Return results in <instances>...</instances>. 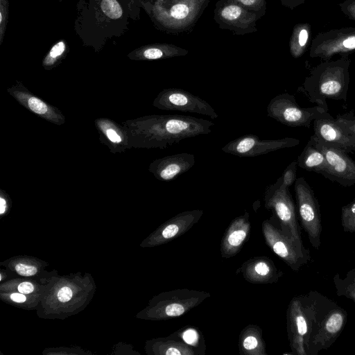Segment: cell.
I'll return each mask as SVG.
<instances>
[{
	"label": "cell",
	"instance_id": "obj_1",
	"mask_svg": "<svg viewBox=\"0 0 355 355\" xmlns=\"http://www.w3.org/2000/svg\"><path fill=\"white\" fill-rule=\"evenodd\" d=\"M214 125L188 115L154 114L137 119L130 126L135 146L164 149L184 139L207 135Z\"/></svg>",
	"mask_w": 355,
	"mask_h": 355
},
{
	"label": "cell",
	"instance_id": "obj_2",
	"mask_svg": "<svg viewBox=\"0 0 355 355\" xmlns=\"http://www.w3.org/2000/svg\"><path fill=\"white\" fill-rule=\"evenodd\" d=\"M313 301V315L306 340L307 355H317L329 348L338 338L347 322L345 309L322 294L310 292Z\"/></svg>",
	"mask_w": 355,
	"mask_h": 355
},
{
	"label": "cell",
	"instance_id": "obj_3",
	"mask_svg": "<svg viewBox=\"0 0 355 355\" xmlns=\"http://www.w3.org/2000/svg\"><path fill=\"white\" fill-rule=\"evenodd\" d=\"M209 0H150L142 3L153 22L168 34L190 32Z\"/></svg>",
	"mask_w": 355,
	"mask_h": 355
},
{
	"label": "cell",
	"instance_id": "obj_4",
	"mask_svg": "<svg viewBox=\"0 0 355 355\" xmlns=\"http://www.w3.org/2000/svg\"><path fill=\"white\" fill-rule=\"evenodd\" d=\"M349 84L348 64L334 62L314 69L303 84L309 100L328 111L327 99L346 101Z\"/></svg>",
	"mask_w": 355,
	"mask_h": 355
},
{
	"label": "cell",
	"instance_id": "obj_5",
	"mask_svg": "<svg viewBox=\"0 0 355 355\" xmlns=\"http://www.w3.org/2000/svg\"><path fill=\"white\" fill-rule=\"evenodd\" d=\"M264 206L272 213V218L284 234L291 239L301 249L307 250L303 245L301 231L297 223L295 206L289 188L282 185L280 177L268 185L263 195Z\"/></svg>",
	"mask_w": 355,
	"mask_h": 355
},
{
	"label": "cell",
	"instance_id": "obj_6",
	"mask_svg": "<svg viewBox=\"0 0 355 355\" xmlns=\"http://www.w3.org/2000/svg\"><path fill=\"white\" fill-rule=\"evenodd\" d=\"M313 315L311 293L293 297L286 311V329L291 354L307 355L306 340Z\"/></svg>",
	"mask_w": 355,
	"mask_h": 355
},
{
	"label": "cell",
	"instance_id": "obj_7",
	"mask_svg": "<svg viewBox=\"0 0 355 355\" xmlns=\"http://www.w3.org/2000/svg\"><path fill=\"white\" fill-rule=\"evenodd\" d=\"M269 117L289 127L310 128L318 117L328 111L316 105L311 107H300L293 95L282 93L273 97L267 108Z\"/></svg>",
	"mask_w": 355,
	"mask_h": 355
},
{
	"label": "cell",
	"instance_id": "obj_8",
	"mask_svg": "<svg viewBox=\"0 0 355 355\" xmlns=\"http://www.w3.org/2000/svg\"><path fill=\"white\" fill-rule=\"evenodd\" d=\"M294 190L301 226L307 234L312 247L318 250L321 244L322 231V217L318 199L303 177L296 179Z\"/></svg>",
	"mask_w": 355,
	"mask_h": 355
},
{
	"label": "cell",
	"instance_id": "obj_9",
	"mask_svg": "<svg viewBox=\"0 0 355 355\" xmlns=\"http://www.w3.org/2000/svg\"><path fill=\"white\" fill-rule=\"evenodd\" d=\"M261 17L259 13L232 0H218L213 12V19L218 26L236 35L257 32V22Z\"/></svg>",
	"mask_w": 355,
	"mask_h": 355
},
{
	"label": "cell",
	"instance_id": "obj_10",
	"mask_svg": "<svg viewBox=\"0 0 355 355\" xmlns=\"http://www.w3.org/2000/svg\"><path fill=\"white\" fill-rule=\"evenodd\" d=\"M261 230L267 245L292 270L298 272L302 266L311 260L309 250L301 249L275 225L272 218L262 222Z\"/></svg>",
	"mask_w": 355,
	"mask_h": 355
},
{
	"label": "cell",
	"instance_id": "obj_11",
	"mask_svg": "<svg viewBox=\"0 0 355 355\" xmlns=\"http://www.w3.org/2000/svg\"><path fill=\"white\" fill-rule=\"evenodd\" d=\"M158 109L194 113L216 119L218 114L205 100L188 91L179 88H168L161 91L153 102Z\"/></svg>",
	"mask_w": 355,
	"mask_h": 355
},
{
	"label": "cell",
	"instance_id": "obj_12",
	"mask_svg": "<svg viewBox=\"0 0 355 355\" xmlns=\"http://www.w3.org/2000/svg\"><path fill=\"white\" fill-rule=\"evenodd\" d=\"M211 296L206 291L178 288L161 294L155 306V315L159 319L179 318Z\"/></svg>",
	"mask_w": 355,
	"mask_h": 355
},
{
	"label": "cell",
	"instance_id": "obj_13",
	"mask_svg": "<svg viewBox=\"0 0 355 355\" xmlns=\"http://www.w3.org/2000/svg\"><path fill=\"white\" fill-rule=\"evenodd\" d=\"M293 137L278 139H260L255 135H245L229 141L221 150L240 157H254L283 148H292L300 144Z\"/></svg>",
	"mask_w": 355,
	"mask_h": 355
},
{
	"label": "cell",
	"instance_id": "obj_14",
	"mask_svg": "<svg viewBox=\"0 0 355 355\" xmlns=\"http://www.w3.org/2000/svg\"><path fill=\"white\" fill-rule=\"evenodd\" d=\"M314 145L324 155L329 170V180L343 187L355 184V162L347 153L330 145L320 142L312 137Z\"/></svg>",
	"mask_w": 355,
	"mask_h": 355
},
{
	"label": "cell",
	"instance_id": "obj_15",
	"mask_svg": "<svg viewBox=\"0 0 355 355\" xmlns=\"http://www.w3.org/2000/svg\"><path fill=\"white\" fill-rule=\"evenodd\" d=\"M313 128L315 139L347 153L355 151L354 137L328 112L314 120Z\"/></svg>",
	"mask_w": 355,
	"mask_h": 355
},
{
	"label": "cell",
	"instance_id": "obj_16",
	"mask_svg": "<svg viewBox=\"0 0 355 355\" xmlns=\"http://www.w3.org/2000/svg\"><path fill=\"white\" fill-rule=\"evenodd\" d=\"M7 92L19 104L38 116L58 125L64 123L65 117L57 107L31 94L20 83L8 88Z\"/></svg>",
	"mask_w": 355,
	"mask_h": 355
},
{
	"label": "cell",
	"instance_id": "obj_17",
	"mask_svg": "<svg viewBox=\"0 0 355 355\" xmlns=\"http://www.w3.org/2000/svg\"><path fill=\"white\" fill-rule=\"evenodd\" d=\"M243 279L251 284H273L282 277L273 261L266 256L254 257L244 261L236 270Z\"/></svg>",
	"mask_w": 355,
	"mask_h": 355
},
{
	"label": "cell",
	"instance_id": "obj_18",
	"mask_svg": "<svg viewBox=\"0 0 355 355\" xmlns=\"http://www.w3.org/2000/svg\"><path fill=\"white\" fill-rule=\"evenodd\" d=\"M194 164L193 154L180 153L154 160L148 170L157 180L170 182L190 170Z\"/></svg>",
	"mask_w": 355,
	"mask_h": 355
},
{
	"label": "cell",
	"instance_id": "obj_19",
	"mask_svg": "<svg viewBox=\"0 0 355 355\" xmlns=\"http://www.w3.org/2000/svg\"><path fill=\"white\" fill-rule=\"evenodd\" d=\"M251 229L249 213L234 218L222 237L220 251L223 258H230L236 255L248 240Z\"/></svg>",
	"mask_w": 355,
	"mask_h": 355
},
{
	"label": "cell",
	"instance_id": "obj_20",
	"mask_svg": "<svg viewBox=\"0 0 355 355\" xmlns=\"http://www.w3.org/2000/svg\"><path fill=\"white\" fill-rule=\"evenodd\" d=\"M203 213L201 209H193L173 216L159 228L155 233V241L162 244L183 235L199 221Z\"/></svg>",
	"mask_w": 355,
	"mask_h": 355
},
{
	"label": "cell",
	"instance_id": "obj_21",
	"mask_svg": "<svg viewBox=\"0 0 355 355\" xmlns=\"http://www.w3.org/2000/svg\"><path fill=\"white\" fill-rule=\"evenodd\" d=\"M188 53L187 49L173 44L155 43L133 50L128 57L134 60H156L184 56Z\"/></svg>",
	"mask_w": 355,
	"mask_h": 355
},
{
	"label": "cell",
	"instance_id": "obj_22",
	"mask_svg": "<svg viewBox=\"0 0 355 355\" xmlns=\"http://www.w3.org/2000/svg\"><path fill=\"white\" fill-rule=\"evenodd\" d=\"M297 162L300 168L321 174L329 180V166L325 156L311 139L298 156Z\"/></svg>",
	"mask_w": 355,
	"mask_h": 355
},
{
	"label": "cell",
	"instance_id": "obj_23",
	"mask_svg": "<svg viewBox=\"0 0 355 355\" xmlns=\"http://www.w3.org/2000/svg\"><path fill=\"white\" fill-rule=\"evenodd\" d=\"M239 350L242 355H267L263 331L259 326L249 324L241 331Z\"/></svg>",
	"mask_w": 355,
	"mask_h": 355
},
{
	"label": "cell",
	"instance_id": "obj_24",
	"mask_svg": "<svg viewBox=\"0 0 355 355\" xmlns=\"http://www.w3.org/2000/svg\"><path fill=\"white\" fill-rule=\"evenodd\" d=\"M95 124L101 138L112 150L120 152L128 147L126 135L118 124L108 119H98Z\"/></svg>",
	"mask_w": 355,
	"mask_h": 355
},
{
	"label": "cell",
	"instance_id": "obj_25",
	"mask_svg": "<svg viewBox=\"0 0 355 355\" xmlns=\"http://www.w3.org/2000/svg\"><path fill=\"white\" fill-rule=\"evenodd\" d=\"M157 352L164 355H198L202 354L197 349L186 343L175 333L171 337L161 340L157 343Z\"/></svg>",
	"mask_w": 355,
	"mask_h": 355
},
{
	"label": "cell",
	"instance_id": "obj_26",
	"mask_svg": "<svg viewBox=\"0 0 355 355\" xmlns=\"http://www.w3.org/2000/svg\"><path fill=\"white\" fill-rule=\"evenodd\" d=\"M333 282L338 296L345 297L355 303V268L349 270L344 277L336 273Z\"/></svg>",
	"mask_w": 355,
	"mask_h": 355
},
{
	"label": "cell",
	"instance_id": "obj_27",
	"mask_svg": "<svg viewBox=\"0 0 355 355\" xmlns=\"http://www.w3.org/2000/svg\"><path fill=\"white\" fill-rule=\"evenodd\" d=\"M67 44L64 40L57 42L51 48L42 60V66L47 70L55 67L67 53Z\"/></svg>",
	"mask_w": 355,
	"mask_h": 355
},
{
	"label": "cell",
	"instance_id": "obj_28",
	"mask_svg": "<svg viewBox=\"0 0 355 355\" xmlns=\"http://www.w3.org/2000/svg\"><path fill=\"white\" fill-rule=\"evenodd\" d=\"M353 49H355V34L347 35L343 38L330 43L327 47L322 49L321 51L319 52V55L327 58L335 53Z\"/></svg>",
	"mask_w": 355,
	"mask_h": 355
},
{
	"label": "cell",
	"instance_id": "obj_29",
	"mask_svg": "<svg viewBox=\"0 0 355 355\" xmlns=\"http://www.w3.org/2000/svg\"><path fill=\"white\" fill-rule=\"evenodd\" d=\"M308 39L309 32L306 27L297 26L295 28L290 41V51L293 57L301 55Z\"/></svg>",
	"mask_w": 355,
	"mask_h": 355
},
{
	"label": "cell",
	"instance_id": "obj_30",
	"mask_svg": "<svg viewBox=\"0 0 355 355\" xmlns=\"http://www.w3.org/2000/svg\"><path fill=\"white\" fill-rule=\"evenodd\" d=\"M341 225L345 232H355V199L341 209Z\"/></svg>",
	"mask_w": 355,
	"mask_h": 355
},
{
	"label": "cell",
	"instance_id": "obj_31",
	"mask_svg": "<svg viewBox=\"0 0 355 355\" xmlns=\"http://www.w3.org/2000/svg\"><path fill=\"white\" fill-rule=\"evenodd\" d=\"M174 333L188 345L193 346L198 350H201L198 348V346L202 345L200 344V342L202 340V338H200V334L196 328L184 327Z\"/></svg>",
	"mask_w": 355,
	"mask_h": 355
},
{
	"label": "cell",
	"instance_id": "obj_32",
	"mask_svg": "<svg viewBox=\"0 0 355 355\" xmlns=\"http://www.w3.org/2000/svg\"><path fill=\"white\" fill-rule=\"evenodd\" d=\"M335 119L355 139V114L353 110L345 114H338Z\"/></svg>",
	"mask_w": 355,
	"mask_h": 355
},
{
	"label": "cell",
	"instance_id": "obj_33",
	"mask_svg": "<svg viewBox=\"0 0 355 355\" xmlns=\"http://www.w3.org/2000/svg\"><path fill=\"white\" fill-rule=\"evenodd\" d=\"M297 162L295 160L284 169L282 176H280L282 186L289 188L295 183L297 179Z\"/></svg>",
	"mask_w": 355,
	"mask_h": 355
},
{
	"label": "cell",
	"instance_id": "obj_34",
	"mask_svg": "<svg viewBox=\"0 0 355 355\" xmlns=\"http://www.w3.org/2000/svg\"><path fill=\"white\" fill-rule=\"evenodd\" d=\"M234 1L245 8L256 12L262 17L266 10V0H232Z\"/></svg>",
	"mask_w": 355,
	"mask_h": 355
},
{
	"label": "cell",
	"instance_id": "obj_35",
	"mask_svg": "<svg viewBox=\"0 0 355 355\" xmlns=\"http://www.w3.org/2000/svg\"><path fill=\"white\" fill-rule=\"evenodd\" d=\"M8 0H0V44L4 39L8 19Z\"/></svg>",
	"mask_w": 355,
	"mask_h": 355
},
{
	"label": "cell",
	"instance_id": "obj_36",
	"mask_svg": "<svg viewBox=\"0 0 355 355\" xmlns=\"http://www.w3.org/2000/svg\"><path fill=\"white\" fill-rule=\"evenodd\" d=\"M15 270L18 274L22 276H31L37 272V268L33 266H28L23 263H18L15 266Z\"/></svg>",
	"mask_w": 355,
	"mask_h": 355
},
{
	"label": "cell",
	"instance_id": "obj_37",
	"mask_svg": "<svg viewBox=\"0 0 355 355\" xmlns=\"http://www.w3.org/2000/svg\"><path fill=\"white\" fill-rule=\"evenodd\" d=\"M72 291L69 287H62L58 293V300L62 302L69 301L72 297Z\"/></svg>",
	"mask_w": 355,
	"mask_h": 355
},
{
	"label": "cell",
	"instance_id": "obj_38",
	"mask_svg": "<svg viewBox=\"0 0 355 355\" xmlns=\"http://www.w3.org/2000/svg\"><path fill=\"white\" fill-rule=\"evenodd\" d=\"M17 289L21 293L28 294L33 291L34 286L30 282H22L18 286Z\"/></svg>",
	"mask_w": 355,
	"mask_h": 355
},
{
	"label": "cell",
	"instance_id": "obj_39",
	"mask_svg": "<svg viewBox=\"0 0 355 355\" xmlns=\"http://www.w3.org/2000/svg\"><path fill=\"white\" fill-rule=\"evenodd\" d=\"M10 298L12 301L21 303L26 301V297L23 293H12L10 295Z\"/></svg>",
	"mask_w": 355,
	"mask_h": 355
},
{
	"label": "cell",
	"instance_id": "obj_40",
	"mask_svg": "<svg viewBox=\"0 0 355 355\" xmlns=\"http://www.w3.org/2000/svg\"><path fill=\"white\" fill-rule=\"evenodd\" d=\"M6 199L1 196L0 197V214H3L6 211Z\"/></svg>",
	"mask_w": 355,
	"mask_h": 355
},
{
	"label": "cell",
	"instance_id": "obj_41",
	"mask_svg": "<svg viewBox=\"0 0 355 355\" xmlns=\"http://www.w3.org/2000/svg\"><path fill=\"white\" fill-rule=\"evenodd\" d=\"M282 3L286 6L291 7L292 6H294L295 2L296 0H279Z\"/></svg>",
	"mask_w": 355,
	"mask_h": 355
},
{
	"label": "cell",
	"instance_id": "obj_42",
	"mask_svg": "<svg viewBox=\"0 0 355 355\" xmlns=\"http://www.w3.org/2000/svg\"><path fill=\"white\" fill-rule=\"evenodd\" d=\"M59 1H61L62 0H58Z\"/></svg>",
	"mask_w": 355,
	"mask_h": 355
}]
</instances>
